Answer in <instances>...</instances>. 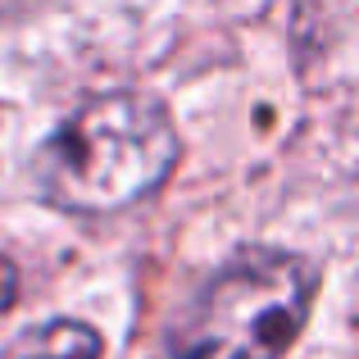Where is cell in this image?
Returning a JSON list of instances; mask_svg holds the SVG:
<instances>
[{"label": "cell", "mask_w": 359, "mask_h": 359, "mask_svg": "<svg viewBox=\"0 0 359 359\" xmlns=\"http://www.w3.org/2000/svg\"><path fill=\"white\" fill-rule=\"evenodd\" d=\"M182 141L168 109L146 91H105L46 137L32 177L55 210L118 214L168 182Z\"/></svg>", "instance_id": "obj_1"}, {"label": "cell", "mask_w": 359, "mask_h": 359, "mask_svg": "<svg viewBox=\"0 0 359 359\" xmlns=\"http://www.w3.org/2000/svg\"><path fill=\"white\" fill-rule=\"evenodd\" d=\"M314 296V259L250 245L219 264L173 318L168 359H282L305 332Z\"/></svg>", "instance_id": "obj_2"}, {"label": "cell", "mask_w": 359, "mask_h": 359, "mask_svg": "<svg viewBox=\"0 0 359 359\" xmlns=\"http://www.w3.org/2000/svg\"><path fill=\"white\" fill-rule=\"evenodd\" d=\"M105 355V337L91 323H78V318H55L41 332L27 341V351L18 359H100Z\"/></svg>", "instance_id": "obj_3"}, {"label": "cell", "mask_w": 359, "mask_h": 359, "mask_svg": "<svg viewBox=\"0 0 359 359\" xmlns=\"http://www.w3.org/2000/svg\"><path fill=\"white\" fill-rule=\"evenodd\" d=\"M14 300H18V264L9 255H0V314L14 309Z\"/></svg>", "instance_id": "obj_4"}]
</instances>
